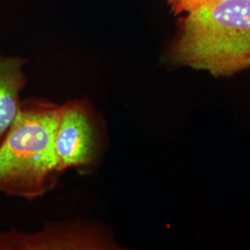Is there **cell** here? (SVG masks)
Instances as JSON below:
<instances>
[{
	"label": "cell",
	"mask_w": 250,
	"mask_h": 250,
	"mask_svg": "<svg viewBox=\"0 0 250 250\" xmlns=\"http://www.w3.org/2000/svg\"><path fill=\"white\" fill-rule=\"evenodd\" d=\"M60 106L46 99L21 102L0 141V191L34 199L56 187L59 169L55 134Z\"/></svg>",
	"instance_id": "obj_2"
},
{
	"label": "cell",
	"mask_w": 250,
	"mask_h": 250,
	"mask_svg": "<svg viewBox=\"0 0 250 250\" xmlns=\"http://www.w3.org/2000/svg\"><path fill=\"white\" fill-rule=\"evenodd\" d=\"M100 116L87 99H73L60 106L55 149L61 172L95 164L103 150Z\"/></svg>",
	"instance_id": "obj_3"
},
{
	"label": "cell",
	"mask_w": 250,
	"mask_h": 250,
	"mask_svg": "<svg viewBox=\"0 0 250 250\" xmlns=\"http://www.w3.org/2000/svg\"><path fill=\"white\" fill-rule=\"evenodd\" d=\"M20 57H6L0 53V141L18 114L20 93L26 85L23 65Z\"/></svg>",
	"instance_id": "obj_5"
},
{
	"label": "cell",
	"mask_w": 250,
	"mask_h": 250,
	"mask_svg": "<svg viewBox=\"0 0 250 250\" xmlns=\"http://www.w3.org/2000/svg\"><path fill=\"white\" fill-rule=\"evenodd\" d=\"M166 62L228 77L250 68V0H218L181 15Z\"/></svg>",
	"instance_id": "obj_1"
},
{
	"label": "cell",
	"mask_w": 250,
	"mask_h": 250,
	"mask_svg": "<svg viewBox=\"0 0 250 250\" xmlns=\"http://www.w3.org/2000/svg\"><path fill=\"white\" fill-rule=\"evenodd\" d=\"M105 230L91 224L72 222L48 224L41 232H0V250H121Z\"/></svg>",
	"instance_id": "obj_4"
},
{
	"label": "cell",
	"mask_w": 250,
	"mask_h": 250,
	"mask_svg": "<svg viewBox=\"0 0 250 250\" xmlns=\"http://www.w3.org/2000/svg\"><path fill=\"white\" fill-rule=\"evenodd\" d=\"M170 6L171 12L176 15L181 16L191 12L195 9L202 8L211 3H214L218 0H167Z\"/></svg>",
	"instance_id": "obj_6"
}]
</instances>
